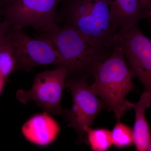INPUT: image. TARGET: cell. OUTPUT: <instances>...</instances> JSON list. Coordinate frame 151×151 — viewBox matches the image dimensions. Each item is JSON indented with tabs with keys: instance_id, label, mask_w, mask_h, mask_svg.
Returning a JSON list of instances; mask_svg holds the SVG:
<instances>
[{
	"instance_id": "obj_1",
	"label": "cell",
	"mask_w": 151,
	"mask_h": 151,
	"mask_svg": "<svg viewBox=\"0 0 151 151\" xmlns=\"http://www.w3.org/2000/svg\"><path fill=\"white\" fill-rule=\"evenodd\" d=\"M38 37L46 39L60 55L68 76H93L98 65L108 57L112 50L75 29L58 24L37 31Z\"/></svg>"
},
{
	"instance_id": "obj_2",
	"label": "cell",
	"mask_w": 151,
	"mask_h": 151,
	"mask_svg": "<svg viewBox=\"0 0 151 151\" xmlns=\"http://www.w3.org/2000/svg\"><path fill=\"white\" fill-rule=\"evenodd\" d=\"M94 80L90 85L109 111L120 121L130 108L126 97L134 88L133 76L120 44L113 47L111 53L96 68Z\"/></svg>"
},
{
	"instance_id": "obj_3",
	"label": "cell",
	"mask_w": 151,
	"mask_h": 151,
	"mask_svg": "<svg viewBox=\"0 0 151 151\" xmlns=\"http://www.w3.org/2000/svg\"><path fill=\"white\" fill-rule=\"evenodd\" d=\"M59 22L109 48L119 43L112 28L108 0H61Z\"/></svg>"
},
{
	"instance_id": "obj_4",
	"label": "cell",
	"mask_w": 151,
	"mask_h": 151,
	"mask_svg": "<svg viewBox=\"0 0 151 151\" xmlns=\"http://www.w3.org/2000/svg\"><path fill=\"white\" fill-rule=\"evenodd\" d=\"M88 76H68L65 88L70 90L73 104L70 109H64L62 116L68 127L75 130L76 142H85L86 130L92 127L94 120L103 109L107 108L104 102L93 92L88 83Z\"/></svg>"
},
{
	"instance_id": "obj_5",
	"label": "cell",
	"mask_w": 151,
	"mask_h": 151,
	"mask_svg": "<svg viewBox=\"0 0 151 151\" xmlns=\"http://www.w3.org/2000/svg\"><path fill=\"white\" fill-rule=\"evenodd\" d=\"M68 75L67 68L62 65L37 73L30 89L17 92V99L23 104L35 102L46 113L62 116L61 97Z\"/></svg>"
},
{
	"instance_id": "obj_6",
	"label": "cell",
	"mask_w": 151,
	"mask_h": 151,
	"mask_svg": "<svg viewBox=\"0 0 151 151\" xmlns=\"http://www.w3.org/2000/svg\"><path fill=\"white\" fill-rule=\"evenodd\" d=\"M61 0H15L0 8V21L23 30L31 26L38 31L59 22L58 8Z\"/></svg>"
},
{
	"instance_id": "obj_7",
	"label": "cell",
	"mask_w": 151,
	"mask_h": 151,
	"mask_svg": "<svg viewBox=\"0 0 151 151\" xmlns=\"http://www.w3.org/2000/svg\"><path fill=\"white\" fill-rule=\"evenodd\" d=\"M11 32L16 61V71L29 72L41 65L64 66L61 57L46 39L38 36L33 38L12 25Z\"/></svg>"
},
{
	"instance_id": "obj_8",
	"label": "cell",
	"mask_w": 151,
	"mask_h": 151,
	"mask_svg": "<svg viewBox=\"0 0 151 151\" xmlns=\"http://www.w3.org/2000/svg\"><path fill=\"white\" fill-rule=\"evenodd\" d=\"M133 77L137 78L151 95V40L138 25L119 41Z\"/></svg>"
},
{
	"instance_id": "obj_9",
	"label": "cell",
	"mask_w": 151,
	"mask_h": 151,
	"mask_svg": "<svg viewBox=\"0 0 151 151\" xmlns=\"http://www.w3.org/2000/svg\"><path fill=\"white\" fill-rule=\"evenodd\" d=\"M108 1L112 28L119 42L140 20L148 17L150 10L143 6L140 0Z\"/></svg>"
},
{
	"instance_id": "obj_10",
	"label": "cell",
	"mask_w": 151,
	"mask_h": 151,
	"mask_svg": "<svg viewBox=\"0 0 151 151\" xmlns=\"http://www.w3.org/2000/svg\"><path fill=\"white\" fill-rule=\"evenodd\" d=\"M60 130L58 123L45 112L30 118L21 129L22 134L28 141L42 147L53 143L58 137Z\"/></svg>"
},
{
	"instance_id": "obj_11",
	"label": "cell",
	"mask_w": 151,
	"mask_h": 151,
	"mask_svg": "<svg viewBox=\"0 0 151 151\" xmlns=\"http://www.w3.org/2000/svg\"><path fill=\"white\" fill-rule=\"evenodd\" d=\"M129 108L135 111V119L133 129L134 145L137 150L147 151L151 143L150 129L146 118L145 111L150 107L151 95L144 91L137 103L127 101Z\"/></svg>"
},
{
	"instance_id": "obj_12",
	"label": "cell",
	"mask_w": 151,
	"mask_h": 151,
	"mask_svg": "<svg viewBox=\"0 0 151 151\" xmlns=\"http://www.w3.org/2000/svg\"><path fill=\"white\" fill-rule=\"evenodd\" d=\"M16 61L10 26L0 44V77L7 81L9 76L16 72Z\"/></svg>"
},
{
	"instance_id": "obj_13",
	"label": "cell",
	"mask_w": 151,
	"mask_h": 151,
	"mask_svg": "<svg viewBox=\"0 0 151 151\" xmlns=\"http://www.w3.org/2000/svg\"><path fill=\"white\" fill-rule=\"evenodd\" d=\"M85 143L89 146L92 150H107L113 145L111 132L105 128H88L86 130Z\"/></svg>"
},
{
	"instance_id": "obj_14",
	"label": "cell",
	"mask_w": 151,
	"mask_h": 151,
	"mask_svg": "<svg viewBox=\"0 0 151 151\" xmlns=\"http://www.w3.org/2000/svg\"><path fill=\"white\" fill-rule=\"evenodd\" d=\"M111 134L113 145L116 147L124 148L134 144L133 129L120 121L117 122Z\"/></svg>"
},
{
	"instance_id": "obj_15",
	"label": "cell",
	"mask_w": 151,
	"mask_h": 151,
	"mask_svg": "<svg viewBox=\"0 0 151 151\" xmlns=\"http://www.w3.org/2000/svg\"><path fill=\"white\" fill-rule=\"evenodd\" d=\"M11 24L6 22L0 21V44L7 32Z\"/></svg>"
},
{
	"instance_id": "obj_16",
	"label": "cell",
	"mask_w": 151,
	"mask_h": 151,
	"mask_svg": "<svg viewBox=\"0 0 151 151\" xmlns=\"http://www.w3.org/2000/svg\"><path fill=\"white\" fill-rule=\"evenodd\" d=\"M142 5L145 8L150 10L151 9V0H140Z\"/></svg>"
},
{
	"instance_id": "obj_17",
	"label": "cell",
	"mask_w": 151,
	"mask_h": 151,
	"mask_svg": "<svg viewBox=\"0 0 151 151\" xmlns=\"http://www.w3.org/2000/svg\"><path fill=\"white\" fill-rule=\"evenodd\" d=\"M15 0H0V8L4 7L5 6L13 2Z\"/></svg>"
},
{
	"instance_id": "obj_18",
	"label": "cell",
	"mask_w": 151,
	"mask_h": 151,
	"mask_svg": "<svg viewBox=\"0 0 151 151\" xmlns=\"http://www.w3.org/2000/svg\"><path fill=\"white\" fill-rule=\"evenodd\" d=\"M7 81L2 77H0V96L1 94L4 87Z\"/></svg>"
},
{
	"instance_id": "obj_19",
	"label": "cell",
	"mask_w": 151,
	"mask_h": 151,
	"mask_svg": "<svg viewBox=\"0 0 151 151\" xmlns=\"http://www.w3.org/2000/svg\"><path fill=\"white\" fill-rule=\"evenodd\" d=\"M148 18H149V20H150V22L151 25V9L149 11V16Z\"/></svg>"
},
{
	"instance_id": "obj_20",
	"label": "cell",
	"mask_w": 151,
	"mask_h": 151,
	"mask_svg": "<svg viewBox=\"0 0 151 151\" xmlns=\"http://www.w3.org/2000/svg\"><path fill=\"white\" fill-rule=\"evenodd\" d=\"M147 151H151V143L150 146H149L148 149Z\"/></svg>"
}]
</instances>
